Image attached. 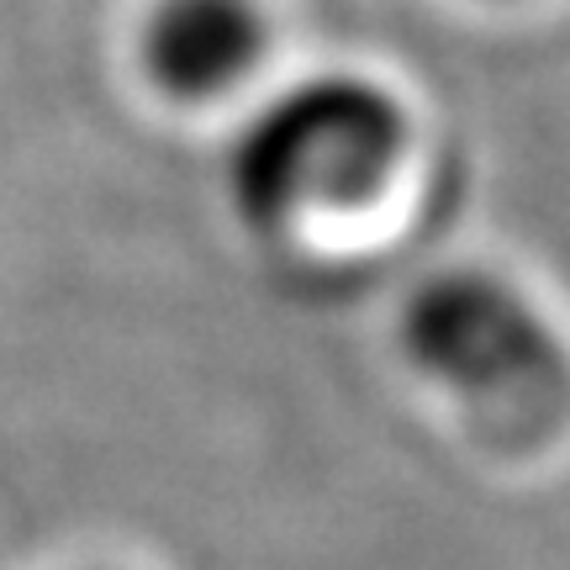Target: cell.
Listing matches in <instances>:
<instances>
[{"mask_svg":"<svg viewBox=\"0 0 570 570\" xmlns=\"http://www.w3.org/2000/svg\"><path fill=\"white\" fill-rule=\"evenodd\" d=\"M402 142V106L381 85L354 75L302 80L248 117L227 154V190L254 227H291L370 202L391 180Z\"/></svg>","mask_w":570,"mask_h":570,"instance_id":"1","label":"cell"},{"mask_svg":"<svg viewBox=\"0 0 570 570\" xmlns=\"http://www.w3.org/2000/svg\"><path fill=\"white\" fill-rule=\"evenodd\" d=\"M402 344L423 375L497 423H529L566 391V360L544 323L491 275L428 281L407 302Z\"/></svg>","mask_w":570,"mask_h":570,"instance_id":"2","label":"cell"},{"mask_svg":"<svg viewBox=\"0 0 570 570\" xmlns=\"http://www.w3.org/2000/svg\"><path fill=\"white\" fill-rule=\"evenodd\" d=\"M265 53V17L254 0H159L142 32V63L159 90L212 101L254 75Z\"/></svg>","mask_w":570,"mask_h":570,"instance_id":"3","label":"cell"}]
</instances>
